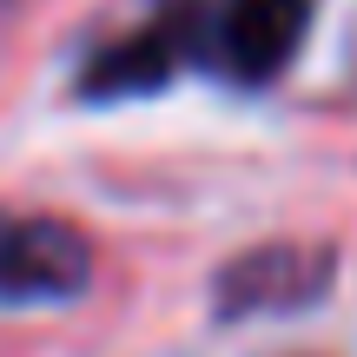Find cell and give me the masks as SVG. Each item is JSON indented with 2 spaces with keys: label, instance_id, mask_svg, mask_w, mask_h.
<instances>
[{
  "label": "cell",
  "instance_id": "obj_1",
  "mask_svg": "<svg viewBox=\"0 0 357 357\" xmlns=\"http://www.w3.org/2000/svg\"><path fill=\"white\" fill-rule=\"evenodd\" d=\"M305 26H311V0H225L205 20L199 53L245 86H265L271 73L291 66Z\"/></svg>",
  "mask_w": 357,
  "mask_h": 357
},
{
  "label": "cell",
  "instance_id": "obj_4",
  "mask_svg": "<svg viewBox=\"0 0 357 357\" xmlns=\"http://www.w3.org/2000/svg\"><path fill=\"white\" fill-rule=\"evenodd\" d=\"M318 284H324V258L278 245V252H258L245 265H231L218 291H225V311H278V305L318 298Z\"/></svg>",
  "mask_w": 357,
  "mask_h": 357
},
{
  "label": "cell",
  "instance_id": "obj_2",
  "mask_svg": "<svg viewBox=\"0 0 357 357\" xmlns=\"http://www.w3.org/2000/svg\"><path fill=\"white\" fill-rule=\"evenodd\" d=\"M93 278V252L60 218H7L0 212V305H53Z\"/></svg>",
  "mask_w": 357,
  "mask_h": 357
},
{
  "label": "cell",
  "instance_id": "obj_3",
  "mask_svg": "<svg viewBox=\"0 0 357 357\" xmlns=\"http://www.w3.org/2000/svg\"><path fill=\"white\" fill-rule=\"evenodd\" d=\"M192 20H166V26H146V33L106 47L100 60L86 66V93H146V86H166V73L185 53H199V33H185Z\"/></svg>",
  "mask_w": 357,
  "mask_h": 357
}]
</instances>
